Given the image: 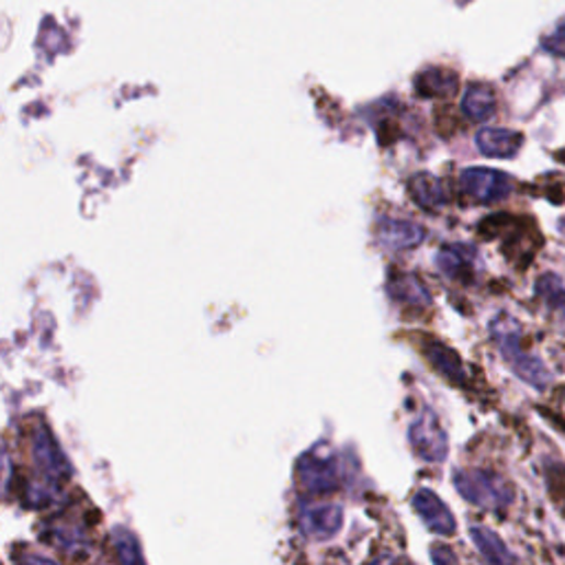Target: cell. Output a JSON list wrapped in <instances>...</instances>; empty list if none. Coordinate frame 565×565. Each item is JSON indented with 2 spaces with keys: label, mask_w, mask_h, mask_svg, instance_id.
<instances>
[{
  "label": "cell",
  "mask_w": 565,
  "mask_h": 565,
  "mask_svg": "<svg viewBox=\"0 0 565 565\" xmlns=\"http://www.w3.org/2000/svg\"><path fill=\"white\" fill-rule=\"evenodd\" d=\"M34 462L52 482H65L74 473L56 438L49 433L45 425H38L34 433Z\"/></svg>",
  "instance_id": "9c48e42d"
},
{
  "label": "cell",
  "mask_w": 565,
  "mask_h": 565,
  "mask_svg": "<svg viewBox=\"0 0 565 565\" xmlns=\"http://www.w3.org/2000/svg\"><path fill=\"white\" fill-rule=\"evenodd\" d=\"M536 296L541 298V303L561 320H565V287L561 283V279L552 272L541 274L536 285H534Z\"/></svg>",
  "instance_id": "d6986e66"
},
{
  "label": "cell",
  "mask_w": 565,
  "mask_h": 565,
  "mask_svg": "<svg viewBox=\"0 0 565 565\" xmlns=\"http://www.w3.org/2000/svg\"><path fill=\"white\" fill-rule=\"evenodd\" d=\"M543 475H545V486H547L552 504L565 517V464L547 457L543 462Z\"/></svg>",
  "instance_id": "ffe728a7"
},
{
  "label": "cell",
  "mask_w": 565,
  "mask_h": 565,
  "mask_svg": "<svg viewBox=\"0 0 565 565\" xmlns=\"http://www.w3.org/2000/svg\"><path fill=\"white\" fill-rule=\"evenodd\" d=\"M296 477H298V484L314 495L334 493L340 484L336 457L325 453V449H318V447L298 460Z\"/></svg>",
  "instance_id": "5b68a950"
},
{
  "label": "cell",
  "mask_w": 565,
  "mask_h": 565,
  "mask_svg": "<svg viewBox=\"0 0 565 565\" xmlns=\"http://www.w3.org/2000/svg\"><path fill=\"white\" fill-rule=\"evenodd\" d=\"M462 193L471 197L477 204H497L506 200L512 191V179L508 172L495 170V168H466L460 174Z\"/></svg>",
  "instance_id": "277c9868"
},
{
  "label": "cell",
  "mask_w": 565,
  "mask_h": 565,
  "mask_svg": "<svg viewBox=\"0 0 565 565\" xmlns=\"http://www.w3.org/2000/svg\"><path fill=\"white\" fill-rule=\"evenodd\" d=\"M416 512L427 523V528L436 534H453L457 530V521L449 506L429 488H422L411 499Z\"/></svg>",
  "instance_id": "30bf717a"
},
{
  "label": "cell",
  "mask_w": 565,
  "mask_h": 565,
  "mask_svg": "<svg viewBox=\"0 0 565 565\" xmlns=\"http://www.w3.org/2000/svg\"><path fill=\"white\" fill-rule=\"evenodd\" d=\"M528 219H517V217H508V215H495L482 222L479 233L488 239L501 237L504 239V252L508 255V259H512L515 263H528L532 261V257L536 255V248L541 246V235L536 233V228L530 224L528 228H523Z\"/></svg>",
  "instance_id": "3957f363"
},
{
  "label": "cell",
  "mask_w": 565,
  "mask_h": 565,
  "mask_svg": "<svg viewBox=\"0 0 565 565\" xmlns=\"http://www.w3.org/2000/svg\"><path fill=\"white\" fill-rule=\"evenodd\" d=\"M455 488L460 495L484 510L504 512L515 501V488L508 479L493 471L471 468L455 473Z\"/></svg>",
  "instance_id": "7a4b0ae2"
},
{
  "label": "cell",
  "mask_w": 565,
  "mask_h": 565,
  "mask_svg": "<svg viewBox=\"0 0 565 565\" xmlns=\"http://www.w3.org/2000/svg\"><path fill=\"white\" fill-rule=\"evenodd\" d=\"M378 241L389 252L414 250L425 241V230L414 222L387 219L378 226Z\"/></svg>",
  "instance_id": "7c38bea8"
},
{
  "label": "cell",
  "mask_w": 565,
  "mask_h": 565,
  "mask_svg": "<svg viewBox=\"0 0 565 565\" xmlns=\"http://www.w3.org/2000/svg\"><path fill=\"white\" fill-rule=\"evenodd\" d=\"M477 148L486 157H499L510 159L515 157L523 146V135L510 128H482L477 133Z\"/></svg>",
  "instance_id": "4fadbf2b"
},
{
  "label": "cell",
  "mask_w": 565,
  "mask_h": 565,
  "mask_svg": "<svg viewBox=\"0 0 565 565\" xmlns=\"http://www.w3.org/2000/svg\"><path fill=\"white\" fill-rule=\"evenodd\" d=\"M113 547H115L120 561H124V563H142L144 561V554L139 550L137 539L128 530H124V528H115V532H113Z\"/></svg>",
  "instance_id": "44dd1931"
},
{
  "label": "cell",
  "mask_w": 565,
  "mask_h": 565,
  "mask_svg": "<svg viewBox=\"0 0 565 565\" xmlns=\"http://www.w3.org/2000/svg\"><path fill=\"white\" fill-rule=\"evenodd\" d=\"M409 442L425 462H444L449 455L447 431L431 409H425L420 418L411 425Z\"/></svg>",
  "instance_id": "8992f818"
},
{
  "label": "cell",
  "mask_w": 565,
  "mask_h": 565,
  "mask_svg": "<svg viewBox=\"0 0 565 565\" xmlns=\"http://www.w3.org/2000/svg\"><path fill=\"white\" fill-rule=\"evenodd\" d=\"M471 539L488 563H515L517 561V556L506 547V543L493 530H488L484 526H473Z\"/></svg>",
  "instance_id": "ac0fdd59"
},
{
  "label": "cell",
  "mask_w": 565,
  "mask_h": 565,
  "mask_svg": "<svg viewBox=\"0 0 565 565\" xmlns=\"http://www.w3.org/2000/svg\"><path fill=\"white\" fill-rule=\"evenodd\" d=\"M545 49L556 54V56H565V21L552 32V36L545 38Z\"/></svg>",
  "instance_id": "7402d4cb"
},
{
  "label": "cell",
  "mask_w": 565,
  "mask_h": 565,
  "mask_svg": "<svg viewBox=\"0 0 565 565\" xmlns=\"http://www.w3.org/2000/svg\"><path fill=\"white\" fill-rule=\"evenodd\" d=\"M409 191H411V197L416 200V204L427 211H440L449 202L442 181L429 172L416 174L409 181Z\"/></svg>",
  "instance_id": "5bb4252c"
},
{
  "label": "cell",
  "mask_w": 565,
  "mask_h": 565,
  "mask_svg": "<svg viewBox=\"0 0 565 565\" xmlns=\"http://www.w3.org/2000/svg\"><path fill=\"white\" fill-rule=\"evenodd\" d=\"M298 526L309 539H331L342 528V508L334 504H305L298 510Z\"/></svg>",
  "instance_id": "ba28073f"
},
{
  "label": "cell",
  "mask_w": 565,
  "mask_h": 565,
  "mask_svg": "<svg viewBox=\"0 0 565 565\" xmlns=\"http://www.w3.org/2000/svg\"><path fill=\"white\" fill-rule=\"evenodd\" d=\"M425 355L427 360L436 366L438 373H442L444 378L453 385H468V373L466 366L462 362V358L444 342L436 340V338H427L425 340Z\"/></svg>",
  "instance_id": "8fae6325"
},
{
  "label": "cell",
  "mask_w": 565,
  "mask_h": 565,
  "mask_svg": "<svg viewBox=\"0 0 565 565\" xmlns=\"http://www.w3.org/2000/svg\"><path fill=\"white\" fill-rule=\"evenodd\" d=\"M433 561L436 563H455L457 558H455V554L453 552H449V547L447 545H433Z\"/></svg>",
  "instance_id": "603a6c76"
},
{
  "label": "cell",
  "mask_w": 565,
  "mask_h": 565,
  "mask_svg": "<svg viewBox=\"0 0 565 565\" xmlns=\"http://www.w3.org/2000/svg\"><path fill=\"white\" fill-rule=\"evenodd\" d=\"M436 263L444 276H449L451 281L464 283V285L475 283V279L482 270L477 250L471 246H464V244L442 248L436 257Z\"/></svg>",
  "instance_id": "52a82bcc"
},
{
  "label": "cell",
  "mask_w": 565,
  "mask_h": 565,
  "mask_svg": "<svg viewBox=\"0 0 565 565\" xmlns=\"http://www.w3.org/2000/svg\"><path fill=\"white\" fill-rule=\"evenodd\" d=\"M558 228H561V233H563V235H565V217H563V219H561V222H558Z\"/></svg>",
  "instance_id": "cb8c5ba5"
},
{
  "label": "cell",
  "mask_w": 565,
  "mask_h": 565,
  "mask_svg": "<svg viewBox=\"0 0 565 565\" xmlns=\"http://www.w3.org/2000/svg\"><path fill=\"white\" fill-rule=\"evenodd\" d=\"M490 334L495 344L501 351V358L506 360V364L512 369L515 375L528 385H532L534 389H545L550 385V371L543 364V360L534 353H530L523 347V329L519 327V323L508 316V314H499L493 323H490Z\"/></svg>",
  "instance_id": "6da1fadb"
},
{
  "label": "cell",
  "mask_w": 565,
  "mask_h": 565,
  "mask_svg": "<svg viewBox=\"0 0 565 565\" xmlns=\"http://www.w3.org/2000/svg\"><path fill=\"white\" fill-rule=\"evenodd\" d=\"M497 111V95L488 84H471L462 98V113L473 122H486Z\"/></svg>",
  "instance_id": "9a60e30c"
},
{
  "label": "cell",
  "mask_w": 565,
  "mask_h": 565,
  "mask_svg": "<svg viewBox=\"0 0 565 565\" xmlns=\"http://www.w3.org/2000/svg\"><path fill=\"white\" fill-rule=\"evenodd\" d=\"M387 292L392 294L394 301L411 307L431 305V294L416 274H394L387 285Z\"/></svg>",
  "instance_id": "2e32d148"
},
{
  "label": "cell",
  "mask_w": 565,
  "mask_h": 565,
  "mask_svg": "<svg viewBox=\"0 0 565 565\" xmlns=\"http://www.w3.org/2000/svg\"><path fill=\"white\" fill-rule=\"evenodd\" d=\"M457 74L451 69H427L416 80V89L425 98H451L457 91Z\"/></svg>",
  "instance_id": "e0dca14e"
}]
</instances>
